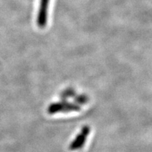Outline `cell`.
Masks as SVG:
<instances>
[{"mask_svg":"<svg viewBox=\"0 0 152 152\" xmlns=\"http://www.w3.org/2000/svg\"><path fill=\"white\" fill-rule=\"evenodd\" d=\"M90 132V127L85 125L81 129V131L80 133L77 134L76 137L74 139V140L71 142L69 146V150L71 151H76V150L80 149L82 147L84 146V144L86 142L87 138L88 137V134Z\"/></svg>","mask_w":152,"mask_h":152,"instance_id":"obj_2","label":"cell"},{"mask_svg":"<svg viewBox=\"0 0 152 152\" xmlns=\"http://www.w3.org/2000/svg\"><path fill=\"white\" fill-rule=\"evenodd\" d=\"M74 101H75V103L77 105H84V104H86L88 102L89 97L87 94H76L74 96Z\"/></svg>","mask_w":152,"mask_h":152,"instance_id":"obj_5","label":"cell"},{"mask_svg":"<svg viewBox=\"0 0 152 152\" xmlns=\"http://www.w3.org/2000/svg\"><path fill=\"white\" fill-rule=\"evenodd\" d=\"M50 0H39V7L37 16L38 27L44 28L46 27L48 20V9Z\"/></svg>","mask_w":152,"mask_h":152,"instance_id":"obj_3","label":"cell"},{"mask_svg":"<svg viewBox=\"0 0 152 152\" xmlns=\"http://www.w3.org/2000/svg\"><path fill=\"white\" fill-rule=\"evenodd\" d=\"M76 95L75 90L73 88L69 87V88L66 89L60 94V97L63 101H66V99L70 98H73Z\"/></svg>","mask_w":152,"mask_h":152,"instance_id":"obj_4","label":"cell"},{"mask_svg":"<svg viewBox=\"0 0 152 152\" xmlns=\"http://www.w3.org/2000/svg\"><path fill=\"white\" fill-rule=\"evenodd\" d=\"M80 110V106L75 103H70L66 101H62V102L51 104L47 109V112L50 115H53L60 112L68 113L72 111H79Z\"/></svg>","mask_w":152,"mask_h":152,"instance_id":"obj_1","label":"cell"}]
</instances>
